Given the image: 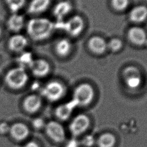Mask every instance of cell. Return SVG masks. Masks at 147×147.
<instances>
[{"label":"cell","instance_id":"cell-1","mask_svg":"<svg viewBox=\"0 0 147 147\" xmlns=\"http://www.w3.org/2000/svg\"><path fill=\"white\" fill-rule=\"evenodd\" d=\"M54 25L46 18H34L27 23L26 30L29 36L34 41H42L49 37L53 32Z\"/></svg>","mask_w":147,"mask_h":147},{"label":"cell","instance_id":"cell-28","mask_svg":"<svg viewBox=\"0 0 147 147\" xmlns=\"http://www.w3.org/2000/svg\"><path fill=\"white\" fill-rule=\"evenodd\" d=\"M33 126L35 129H41L44 125V122L42 119L40 118H37L34 119L33 121Z\"/></svg>","mask_w":147,"mask_h":147},{"label":"cell","instance_id":"cell-31","mask_svg":"<svg viewBox=\"0 0 147 147\" xmlns=\"http://www.w3.org/2000/svg\"><path fill=\"white\" fill-rule=\"evenodd\" d=\"M24 147H39L37 144L33 141H30L27 143Z\"/></svg>","mask_w":147,"mask_h":147},{"label":"cell","instance_id":"cell-15","mask_svg":"<svg viewBox=\"0 0 147 147\" xmlns=\"http://www.w3.org/2000/svg\"><path fill=\"white\" fill-rule=\"evenodd\" d=\"M24 107L25 110L30 113L37 111L41 106V99L40 96L32 94L28 96L24 101Z\"/></svg>","mask_w":147,"mask_h":147},{"label":"cell","instance_id":"cell-18","mask_svg":"<svg viewBox=\"0 0 147 147\" xmlns=\"http://www.w3.org/2000/svg\"><path fill=\"white\" fill-rule=\"evenodd\" d=\"M50 2V0H32L29 4L28 11L33 14L41 13L48 8Z\"/></svg>","mask_w":147,"mask_h":147},{"label":"cell","instance_id":"cell-14","mask_svg":"<svg viewBox=\"0 0 147 147\" xmlns=\"http://www.w3.org/2000/svg\"><path fill=\"white\" fill-rule=\"evenodd\" d=\"M11 136L16 140H22L28 137L29 133L28 127L24 123H16L9 129Z\"/></svg>","mask_w":147,"mask_h":147},{"label":"cell","instance_id":"cell-9","mask_svg":"<svg viewBox=\"0 0 147 147\" xmlns=\"http://www.w3.org/2000/svg\"><path fill=\"white\" fill-rule=\"evenodd\" d=\"M76 107V105L72 100L60 105L55 109V116L59 120L65 121L71 117Z\"/></svg>","mask_w":147,"mask_h":147},{"label":"cell","instance_id":"cell-30","mask_svg":"<svg viewBox=\"0 0 147 147\" xmlns=\"http://www.w3.org/2000/svg\"><path fill=\"white\" fill-rule=\"evenodd\" d=\"M75 139L76 138H73V139L67 144L66 147H78L79 142Z\"/></svg>","mask_w":147,"mask_h":147},{"label":"cell","instance_id":"cell-17","mask_svg":"<svg viewBox=\"0 0 147 147\" xmlns=\"http://www.w3.org/2000/svg\"><path fill=\"white\" fill-rule=\"evenodd\" d=\"M129 17L131 22H142L147 18V7L142 5L136 6L131 10Z\"/></svg>","mask_w":147,"mask_h":147},{"label":"cell","instance_id":"cell-23","mask_svg":"<svg viewBox=\"0 0 147 147\" xmlns=\"http://www.w3.org/2000/svg\"><path fill=\"white\" fill-rule=\"evenodd\" d=\"M129 3V0H111V6L115 10L122 11L125 10Z\"/></svg>","mask_w":147,"mask_h":147},{"label":"cell","instance_id":"cell-13","mask_svg":"<svg viewBox=\"0 0 147 147\" xmlns=\"http://www.w3.org/2000/svg\"><path fill=\"white\" fill-rule=\"evenodd\" d=\"M25 24V18L21 14L17 13H12L7 21V28L13 32H19L24 27Z\"/></svg>","mask_w":147,"mask_h":147},{"label":"cell","instance_id":"cell-22","mask_svg":"<svg viewBox=\"0 0 147 147\" xmlns=\"http://www.w3.org/2000/svg\"><path fill=\"white\" fill-rule=\"evenodd\" d=\"M126 86L131 90L138 88L141 84L142 78L141 75L134 76L124 79Z\"/></svg>","mask_w":147,"mask_h":147},{"label":"cell","instance_id":"cell-7","mask_svg":"<svg viewBox=\"0 0 147 147\" xmlns=\"http://www.w3.org/2000/svg\"><path fill=\"white\" fill-rule=\"evenodd\" d=\"M84 26L83 19L79 16H74L65 23L64 28L70 36L77 37L82 32Z\"/></svg>","mask_w":147,"mask_h":147},{"label":"cell","instance_id":"cell-8","mask_svg":"<svg viewBox=\"0 0 147 147\" xmlns=\"http://www.w3.org/2000/svg\"><path fill=\"white\" fill-rule=\"evenodd\" d=\"M29 67L32 74L39 78L47 76L50 71V65L49 63L42 59H33Z\"/></svg>","mask_w":147,"mask_h":147},{"label":"cell","instance_id":"cell-2","mask_svg":"<svg viewBox=\"0 0 147 147\" xmlns=\"http://www.w3.org/2000/svg\"><path fill=\"white\" fill-rule=\"evenodd\" d=\"M95 95L92 86L87 83L79 84L74 90L72 100L77 107H86L92 101Z\"/></svg>","mask_w":147,"mask_h":147},{"label":"cell","instance_id":"cell-20","mask_svg":"<svg viewBox=\"0 0 147 147\" xmlns=\"http://www.w3.org/2000/svg\"><path fill=\"white\" fill-rule=\"evenodd\" d=\"M56 53L61 57L67 56L72 49L71 41L67 38H61L57 41L55 47Z\"/></svg>","mask_w":147,"mask_h":147},{"label":"cell","instance_id":"cell-27","mask_svg":"<svg viewBox=\"0 0 147 147\" xmlns=\"http://www.w3.org/2000/svg\"><path fill=\"white\" fill-rule=\"evenodd\" d=\"M20 61L22 64V65H21V67H22L23 64H26V65H28L29 66L33 59H32V57L30 54L25 53V54H24L23 55H22L20 57Z\"/></svg>","mask_w":147,"mask_h":147},{"label":"cell","instance_id":"cell-3","mask_svg":"<svg viewBox=\"0 0 147 147\" xmlns=\"http://www.w3.org/2000/svg\"><path fill=\"white\" fill-rule=\"evenodd\" d=\"M29 76L24 67L19 66L10 69L6 74L5 80L6 84L13 89L23 87L28 82Z\"/></svg>","mask_w":147,"mask_h":147},{"label":"cell","instance_id":"cell-32","mask_svg":"<svg viewBox=\"0 0 147 147\" xmlns=\"http://www.w3.org/2000/svg\"><path fill=\"white\" fill-rule=\"evenodd\" d=\"M1 34H2V29H1V27L0 26V36H1Z\"/></svg>","mask_w":147,"mask_h":147},{"label":"cell","instance_id":"cell-11","mask_svg":"<svg viewBox=\"0 0 147 147\" xmlns=\"http://www.w3.org/2000/svg\"><path fill=\"white\" fill-rule=\"evenodd\" d=\"M8 48L13 52L23 51L28 45V40L21 34H16L10 37L8 41Z\"/></svg>","mask_w":147,"mask_h":147},{"label":"cell","instance_id":"cell-19","mask_svg":"<svg viewBox=\"0 0 147 147\" xmlns=\"http://www.w3.org/2000/svg\"><path fill=\"white\" fill-rule=\"evenodd\" d=\"M116 143L115 136L109 132L100 134L96 140L95 144L98 147H114Z\"/></svg>","mask_w":147,"mask_h":147},{"label":"cell","instance_id":"cell-4","mask_svg":"<svg viewBox=\"0 0 147 147\" xmlns=\"http://www.w3.org/2000/svg\"><path fill=\"white\" fill-rule=\"evenodd\" d=\"M90 125L89 117L84 114H79L70 121L68 129L73 138H77L84 133Z\"/></svg>","mask_w":147,"mask_h":147},{"label":"cell","instance_id":"cell-12","mask_svg":"<svg viewBox=\"0 0 147 147\" xmlns=\"http://www.w3.org/2000/svg\"><path fill=\"white\" fill-rule=\"evenodd\" d=\"M88 47L92 53L101 55L106 51L107 43L100 36H93L88 41Z\"/></svg>","mask_w":147,"mask_h":147},{"label":"cell","instance_id":"cell-16","mask_svg":"<svg viewBox=\"0 0 147 147\" xmlns=\"http://www.w3.org/2000/svg\"><path fill=\"white\" fill-rule=\"evenodd\" d=\"M72 8V5L69 1H61L55 6L53 11V15L59 21H60L69 13Z\"/></svg>","mask_w":147,"mask_h":147},{"label":"cell","instance_id":"cell-10","mask_svg":"<svg viewBox=\"0 0 147 147\" xmlns=\"http://www.w3.org/2000/svg\"><path fill=\"white\" fill-rule=\"evenodd\" d=\"M127 37L131 42L136 45H142L146 41L145 31L140 27H132L127 33Z\"/></svg>","mask_w":147,"mask_h":147},{"label":"cell","instance_id":"cell-26","mask_svg":"<svg viewBox=\"0 0 147 147\" xmlns=\"http://www.w3.org/2000/svg\"><path fill=\"white\" fill-rule=\"evenodd\" d=\"M96 142V140L92 136H86L84 137L80 144H82L85 147H90L92 146Z\"/></svg>","mask_w":147,"mask_h":147},{"label":"cell","instance_id":"cell-5","mask_svg":"<svg viewBox=\"0 0 147 147\" xmlns=\"http://www.w3.org/2000/svg\"><path fill=\"white\" fill-rule=\"evenodd\" d=\"M65 87L57 81H51L47 83L41 90V94L50 102H56L61 99L65 94Z\"/></svg>","mask_w":147,"mask_h":147},{"label":"cell","instance_id":"cell-24","mask_svg":"<svg viewBox=\"0 0 147 147\" xmlns=\"http://www.w3.org/2000/svg\"><path fill=\"white\" fill-rule=\"evenodd\" d=\"M122 41L118 38H113L107 43V48L113 52L119 51L122 48Z\"/></svg>","mask_w":147,"mask_h":147},{"label":"cell","instance_id":"cell-6","mask_svg":"<svg viewBox=\"0 0 147 147\" xmlns=\"http://www.w3.org/2000/svg\"><path fill=\"white\" fill-rule=\"evenodd\" d=\"M45 131L48 136L56 143H61L65 140V132L63 125L57 121H51L47 123Z\"/></svg>","mask_w":147,"mask_h":147},{"label":"cell","instance_id":"cell-25","mask_svg":"<svg viewBox=\"0 0 147 147\" xmlns=\"http://www.w3.org/2000/svg\"><path fill=\"white\" fill-rule=\"evenodd\" d=\"M141 75L140 70L136 67L129 66L125 68L123 71V79L129 77Z\"/></svg>","mask_w":147,"mask_h":147},{"label":"cell","instance_id":"cell-29","mask_svg":"<svg viewBox=\"0 0 147 147\" xmlns=\"http://www.w3.org/2000/svg\"><path fill=\"white\" fill-rule=\"evenodd\" d=\"M10 127H9L8 125L6 123L3 122L0 123V133L5 134L9 131Z\"/></svg>","mask_w":147,"mask_h":147},{"label":"cell","instance_id":"cell-21","mask_svg":"<svg viewBox=\"0 0 147 147\" xmlns=\"http://www.w3.org/2000/svg\"><path fill=\"white\" fill-rule=\"evenodd\" d=\"M26 0H5V2L12 13H17L25 5Z\"/></svg>","mask_w":147,"mask_h":147}]
</instances>
